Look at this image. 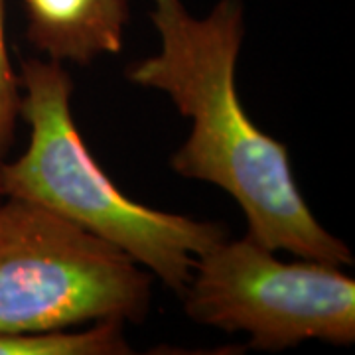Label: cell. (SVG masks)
I'll return each mask as SVG.
<instances>
[{
    "label": "cell",
    "instance_id": "cell-1",
    "mask_svg": "<svg viewBox=\"0 0 355 355\" xmlns=\"http://www.w3.org/2000/svg\"><path fill=\"white\" fill-rule=\"evenodd\" d=\"M148 16L160 50L125 76L164 93L191 121L170 168L227 191L243 209L247 235L266 249L354 265L352 249L322 227L302 198L286 144L263 132L243 109L235 79L245 38L243 0H217L205 16L191 14L182 0H153Z\"/></svg>",
    "mask_w": 355,
    "mask_h": 355
},
{
    "label": "cell",
    "instance_id": "cell-2",
    "mask_svg": "<svg viewBox=\"0 0 355 355\" xmlns=\"http://www.w3.org/2000/svg\"><path fill=\"white\" fill-rule=\"evenodd\" d=\"M18 79L20 119L30 139L16 160L0 162V196L40 203L69 219L182 296L198 257L229 237V229L154 209L119 190L73 121V79L64 64L32 58L22 62Z\"/></svg>",
    "mask_w": 355,
    "mask_h": 355
},
{
    "label": "cell",
    "instance_id": "cell-3",
    "mask_svg": "<svg viewBox=\"0 0 355 355\" xmlns=\"http://www.w3.org/2000/svg\"><path fill=\"white\" fill-rule=\"evenodd\" d=\"M153 275L48 207L0 200V334L140 324Z\"/></svg>",
    "mask_w": 355,
    "mask_h": 355
},
{
    "label": "cell",
    "instance_id": "cell-4",
    "mask_svg": "<svg viewBox=\"0 0 355 355\" xmlns=\"http://www.w3.org/2000/svg\"><path fill=\"white\" fill-rule=\"evenodd\" d=\"M343 266L280 261L253 241L225 237L198 257L182 292L186 316L216 330L249 336V347L282 352L310 340L355 342V280Z\"/></svg>",
    "mask_w": 355,
    "mask_h": 355
},
{
    "label": "cell",
    "instance_id": "cell-5",
    "mask_svg": "<svg viewBox=\"0 0 355 355\" xmlns=\"http://www.w3.org/2000/svg\"><path fill=\"white\" fill-rule=\"evenodd\" d=\"M26 38L58 64L89 65L125 44L130 0H22Z\"/></svg>",
    "mask_w": 355,
    "mask_h": 355
},
{
    "label": "cell",
    "instance_id": "cell-6",
    "mask_svg": "<svg viewBox=\"0 0 355 355\" xmlns=\"http://www.w3.org/2000/svg\"><path fill=\"white\" fill-rule=\"evenodd\" d=\"M123 322H93L85 330L0 334V355H127L132 354Z\"/></svg>",
    "mask_w": 355,
    "mask_h": 355
},
{
    "label": "cell",
    "instance_id": "cell-7",
    "mask_svg": "<svg viewBox=\"0 0 355 355\" xmlns=\"http://www.w3.org/2000/svg\"><path fill=\"white\" fill-rule=\"evenodd\" d=\"M20 79L14 71L6 44V10L0 0V162L6 158L20 119Z\"/></svg>",
    "mask_w": 355,
    "mask_h": 355
},
{
    "label": "cell",
    "instance_id": "cell-8",
    "mask_svg": "<svg viewBox=\"0 0 355 355\" xmlns=\"http://www.w3.org/2000/svg\"><path fill=\"white\" fill-rule=\"evenodd\" d=\"M0 200H2V196H0Z\"/></svg>",
    "mask_w": 355,
    "mask_h": 355
}]
</instances>
